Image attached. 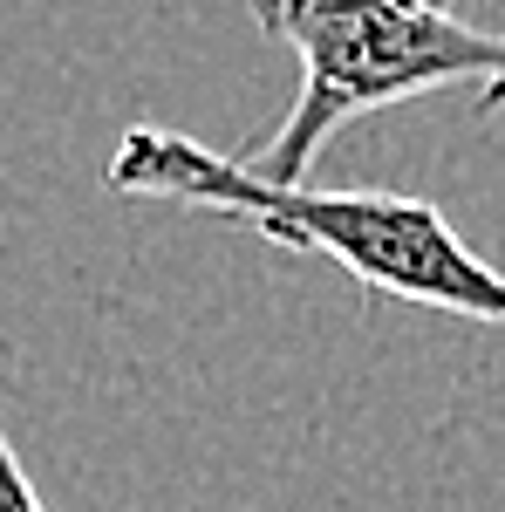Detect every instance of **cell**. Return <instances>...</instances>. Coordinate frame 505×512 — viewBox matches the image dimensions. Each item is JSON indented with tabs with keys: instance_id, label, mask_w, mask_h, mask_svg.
I'll return each instance as SVG.
<instances>
[{
	"instance_id": "6da1fadb",
	"label": "cell",
	"mask_w": 505,
	"mask_h": 512,
	"mask_svg": "<svg viewBox=\"0 0 505 512\" xmlns=\"http://www.w3.org/2000/svg\"><path fill=\"white\" fill-rule=\"evenodd\" d=\"M110 192L171 198V205H192V212H219V219L253 226L273 246L321 253L328 267H342L369 294L505 328V274L451 233V219L430 198L267 185V178H253L239 158H219L212 144H192V137L157 130V123L123 130L117 158H110Z\"/></svg>"
},
{
	"instance_id": "7a4b0ae2",
	"label": "cell",
	"mask_w": 505,
	"mask_h": 512,
	"mask_svg": "<svg viewBox=\"0 0 505 512\" xmlns=\"http://www.w3.org/2000/svg\"><path fill=\"white\" fill-rule=\"evenodd\" d=\"M253 21L301 62L287 117L239 158L267 185H308L321 144L389 103L471 89L485 117L505 110V35L471 28L458 0H253Z\"/></svg>"
},
{
	"instance_id": "3957f363",
	"label": "cell",
	"mask_w": 505,
	"mask_h": 512,
	"mask_svg": "<svg viewBox=\"0 0 505 512\" xmlns=\"http://www.w3.org/2000/svg\"><path fill=\"white\" fill-rule=\"evenodd\" d=\"M0 512H48L35 478H28V465H21V451L7 444V431H0Z\"/></svg>"
},
{
	"instance_id": "277c9868",
	"label": "cell",
	"mask_w": 505,
	"mask_h": 512,
	"mask_svg": "<svg viewBox=\"0 0 505 512\" xmlns=\"http://www.w3.org/2000/svg\"><path fill=\"white\" fill-rule=\"evenodd\" d=\"M499 7H505V0H499Z\"/></svg>"
}]
</instances>
